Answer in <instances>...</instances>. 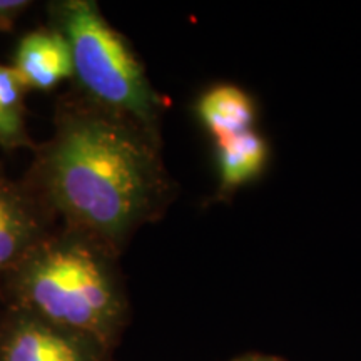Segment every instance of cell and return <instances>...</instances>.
Wrapping results in <instances>:
<instances>
[{"mask_svg":"<svg viewBox=\"0 0 361 361\" xmlns=\"http://www.w3.org/2000/svg\"><path fill=\"white\" fill-rule=\"evenodd\" d=\"M57 221L24 179H12L0 164V288L27 252Z\"/></svg>","mask_w":361,"mask_h":361,"instance_id":"5","label":"cell"},{"mask_svg":"<svg viewBox=\"0 0 361 361\" xmlns=\"http://www.w3.org/2000/svg\"><path fill=\"white\" fill-rule=\"evenodd\" d=\"M12 69L27 90L49 92L72 79L71 47L61 32L45 25L30 30L17 44Z\"/></svg>","mask_w":361,"mask_h":361,"instance_id":"6","label":"cell"},{"mask_svg":"<svg viewBox=\"0 0 361 361\" xmlns=\"http://www.w3.org/2000/svg\"><path fill=\"white\" fill-rule=\"evenodd\" d=\"M197 116L216 144L245 134L255 124V104L236 85H216L206 90L197 102Z\"/></svg>","mask_w":361,"mask_h":361,"instance_id":"7","label":"cell"},{"mask_svg":"<svg viewBox=\"0 0 361 361\" xmlns=\"http://www.w3.org/2000/svg\"><path fill=\"white\" fill-rule=\"evenodd\" d=\"M107 348L27 311L6 306L0 323V361H101Z\"/></svg>","mask_w":361,"mask_h":361,"instance_id":"4","label":"cell"},{"mask_svg":"<svg viewBox=\"0 0 361 361\" xmlns=\"http://www.w3.org/2000/svg\"><path fill=\"white\" fill-rule=\"evenodd\" d=\"M25 92L12 66L0 64V147L6 151L35 147L25 123Z\"/></svg>","mask_w":361,"mask_h":361,"instance_id":"9","label":"cell"},{"mask_svg":"<svg viewBox=\"0 0 361 361\" xmlns=\"http://www.w3.org/2000/svg\"><path fill=\"white\" fill-rule=\"evenodd\" d=\"M30 6L29 0H0V32H12L16 22Z\"/></svg>","mask_w":361,"mask_h":361,"instance_id":"10","label":"cell"},{"mask_svg":"<svg viewBox=\"0 0 361 361\" xmlns=\"http://www.w3.org/2000/svg\"><path fill=\"white\" fill-rule=\"evenodd\" d=\"M117 261L119 255L97 239L57 224L12 269L0 298L109 348L126 316Z\"/></svg>","mask_w":361,"mask_h":361,"instance_id":"2","label":"cell"},{"mask_svg":"<svg viewBox=\"0 0 361 361\" xmlns=\"http://www.w3.org/2000/svg\"><path fill=\"white\" fill-rule=\"evenodd\" d=\"M4 311H6V303L2 301V298H0V323H2V318H4Z\"/></svg>","mask_w":361,"mask_h":361,"instance_id":"11","label":"cell"},{"mask_svg":"<svg viewBox=\"0 0 361 361\" xmlns=\"http://www.w3.org/2000/svg\"><path fill=\"white\" fill-rule=\"evenodd\" d=\"M268 159V146L255 130L218 144V166L221 189L234 191L261 174Z\"/></svg>","mask_w":361,"mask_h":361,"instance_id":"8","label":"cell"},{"mask_svg":"<svg viewBox=\"0 0 361 361\" xmlns=\"http://www.w3.org/2000/svg\"><path fill=\"white\" fill-rule=\"evenodd\" d=\"M24 180L57 224L119 256L173 196L159 133L75 89L59 97L52 135L35 144Z\"/></svg>","mask_w":361,"mask_h":361,"instance_id":"1","label":"cell"},{"mask_svg":"<svg viewBox=\"0 0 361 361\" xmlns=\"http://www.w3.org/2000/svg\"><path fill=\"white\" fill-rule=\"evenodd\" d=\"M49 27L64 35L71 47L75 90L146 128L159 133L162 99L124 35L102 16L92 0L47 4Z\"/></svg>","mask_w":361,"mask_h":361,"instance_id":"3","label":"cell"}]
</instances>
